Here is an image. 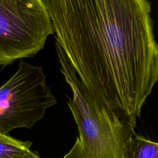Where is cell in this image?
I'll list each match as a JSON object with an SVG mask.
<instances>
[{
	"label": "cell",
	"mask_w": 158,
	"mask_h": 158,
	"mask_svg": "<svg viewBox=\"0 0 158 158\" xmlns=\"http://www.w3.org/2000/svg\"><path fill=\"white\" fill-rule=\"evenodd\" d=\"M121 158H158V143L136 133L124 143Z\"/></svg>",
	"instance_id": "cell-4"
},
{
	"label": "cell",
	"mask_w": 158,
	"mask_h": 158,
	"mask_svg": "<svg viewBox=\"0 0 158 158\" xmlns=\"http://www.w3.org/2000/svg\"><path fill=\"white\" fill-rule=\"evenodd\" d=\"M42 67L20 59L14 75L0 87V131L32 128L57 101Z\"/></svg>",
	"instance_id": "cell-3"
},
{
	"label": "cell",
	"mask_w": 158,
	"mask_h": 158,
	"mask_svg": "<svg viewBox=\"0 0 158 158\" xmlns=\"http://www.w3.org/2000/svg\"><path fill=\"white\" fill-rule=\"evenodd\" d=\"M32 142L15 139L0 131V158H27L32 152Z\"/></svg>",
	"instance_id": "cell-5"
},
{
	"label": "cell",
	"mask_w": 158,
	"mask_h": 158,
	"mask_svg": "<svg viewBox=\"0 0 158 158\" xmlns=\"http://www.w3.org/2000/svg\"><path fill=\"white\" fill-rule=\"evenodd\" d=\"M53 35L43 0H0V67L33 57Z\"/></svg>",
	"instance_id": "cell-2"
},
{
	"label": "cell",
	"mask_w": 158,
	"mask_h": 158,
	"mask_svg": "<svg viewBox=\"0 0 158 158\" xmlns=\"http://www.w3.org/2000/svg\"><path fill=\"white\" fill-rule=\"evenodd\" d=\"M57 57L109 113L136 121L158 80L148 0H43Z\"/></svg>",
	"instance_id": "cell-1"
},
{
	"label": "cell",
	"mask_w": 158,
	"mask_h": 158,
	"mask_svg": "<svg viewBox=\"0 0 158 158\" xmlns=\"http://www.w3.org/2000/svg\"><path fill=\"white\" fill-rule=\"evenodd\" d=\"M27 158H40V155H39L38 152L32 151L31 154L28 157H27Z\"/></svg>",
	"instance_id": "cell-6"
}]
</instances>
